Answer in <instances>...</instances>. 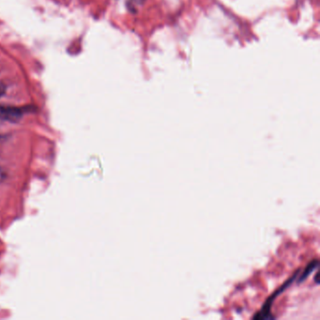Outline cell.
Returning a JSON list of instances; mask_svg holds the SVG:
<instances>
[{"label": "cell", "instance_id": "6da1fadb", "mask_svg": "<svg viewBox=\"0 0 320 320\" xmlns=\"http://www.w3.org/2000/svg\"><path fill=\"white\" fill-rule=\"evenodd\" d=\"M23 115V108L8 106V105H0V119L10 121V122H17L22 118Z\"/></svg>", "mask_w": 320, "mask_h": 320}, {"label": "cell", "instance_id": "7a4b0ae2", "mask_svg": "<svg viewBox=\"0 0 320 320\" xmlns=\"http://www.w3.org/2000/svg\"><path fill=\"white\" fill-rule=\"evenodd\" d=\"M317 266H318V262L316 261V260L311 262V263L309 264L308 266L305 268L304 273L302 274V277H301L300 282H302L303 280L306 279V278L308 277V275L310 274V273H311L312 270H314V268H317Z\"/></svg>", "mask_w": 320, "mask_h": 320}, {"label": "cell", "instance_id": "5b68a950", "mask_svg": "<svg viewBox=\"0 0 320 320\" xmlns=\"http://www.w3.org/2000/svg\"><path fill=\"white\" fill-rule=\"evenodd\" d=\"M138 2H143V1H145V0H137Z\"/></svg>", "mask_w": 320, "mask_h": 320}, {"label": "cell", "instance_id": "3957f363", "mask_svg": "<svg viewBox=\"0 0 320 320\" xmlns=\"http://www.w3.org/2000/svg\"><path fill=\"white\" fill-rule=\"evenodd\" d=\"M5 93V87H3L2 85H0V96L4 95Z\"/></svg>", "mask_w": 320, "mask_h": 320}, {"label": "cell", "instance_id": "277c9868", "mask_svg": "<svg viewBox=\"0 0 320 320\" xmlns=\"http://www.w3.org/2000/svg\"><path fill=\"white\" fill-rule=\"evenodd\" d=\"M2 180V174H1V172H0V181Z\"/></svg>", "mask_w": 320, "mask_h": 320}]
</instances>
